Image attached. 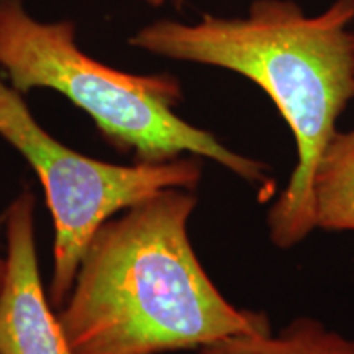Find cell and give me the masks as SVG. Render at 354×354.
I'll list each match as a JSON object with an SVG mask.
<instances>
[{
	"instance_id": "2",
	"label": "cell",
	"mask_w": 354,
	"mask_h": 354,
	"mask_svg": "<svg viewBox=\"0 0 354 354\" xmlns=\"http://www.w3.org/2000/svg\"><path fill=\"white\" fill-rule=\"evenodd\" d=\"M353 20L354 0H335L315 17L292 0H256L245 19L159 20L130 38L131 46L153 55L241 74L274 102L297 145V165L268 212L269 238L281 250L315 230L313 172L354 99Z\"/></svg>"
},
{
	"instance_id": "7",
	"label": "cell",
	"mask_w": 354,
	"mask_h": 354,
	"mask_svg": "<svg viewBox=\"0 0 354 354\" xmlns=\"http://www.w3.org/2000/svg\"><path fill=\"white\" fill-rule=\"evenodd\" d=\"M194 354H354V339L313 317H297L279 331L240 335L198 348Z\"/></svg>"
},
{
	"instance_id": "5",
	"label": "cell",
	"mask_w": 354,
	"mask_h": 354,
	"mask_svg": "<svg viewBox=\"0 0 354 354\" xmlns=\"http://www.w3.org/2000/svg\"><path fill=\"white\" fill-rule=\"evenodd\" d=\"M35 205V194L24 189L3 212L7 250L0 286V354H74L43 287Z\"/></svg>"
},
{
	"instance_id": "1",
	"label": "cell",
	"mask_w": 354,
	"mask_h": 354,
	"mask_svg": "<svg viewBox=\"0 0 354 354\" xmlns=\"http://www.w3.org/2000/svg\"><path fill=\"white\" fill-rule=\"evenodd\" d=\"M198 198L169 187L105 221L79 264L59 322L74 354H162L272 331L236 308L202 268L189 236Z\"/></svg>"
},
{
	"instance_id": "8",
	"label": "cell",
	"mask_w": 354,
	"mask_h": 354,
	"mask_svg": "<svg viewBox=\"0 0 354 354\" xmlns=\"http://www.w3.org/2000/svg\"><path fill=\"white\" fill-rule=\"evenodd\" d=\"M3 225H6V216L3 214L0 215V234L3 232ZM3 274H6V254H0V286H2L3 281Z\"/></svg>"
},
{
	"instance_id": "6",
	"label": "cell",
	"mask_w": 354,
	"mask_h": 354,
	"mask_svg": "<svg viewBox=\"0 0 354 354\" xmlns=\"http://www.w3.org/2000/svg\"><path fill=\"white\" fill-rule=\"evenodd\" d=\"M315 230L354 232V127L338 131L323 149L312 180Z\"/></svg>"
},
{
	"instance_id": "4",
	"label": "cell",
	"mask_w": 354,
	"mask_h": 354,
	"mask_svg": "<svg viewBox=\"0 0 354 354\" xmlns=\"http://www.w3.org/2000/svg\"><path fill=\"white\" fill-rule=\"evenodd\" d=\"M0 136L33 167L55 225L50 302L69 297L84 251L105 221L162 189H196L202 158L185 154L166 162L113 165L84 156L50 135L24 95L0 79Z\"/></svg>"
},
{
	"instance_id": "9",
	"label": "cell",
	"mask_w": 354,
	"mask_h": 354,
	"mask_svg": "<svg viewBox=\"0 0 354 354\" xmlns=\"http://www.w3.org/2000/svg\"><path fill=\"white\" fill-rule=\"evenodd\" d=\"M148 3H151V6H161V3H165V0H146ZM177 2H180V0H177Z\"/></svg>"
},
{
	"instance_id": "3",
	"label": "cell",
	"mask_w": 354,
	"mask_h": 354,
	"mask_svg": "<svg viewBox=\"0 0 354 354\" xmlns=\"http://www.w3.org/2000/svg\"><path fill=\"white\" fill-rule=\"evenodd\" d=\"M0 68L21 95L33 88L59 92L84 110L109 145L136 162H166L185 154L205 158L271 197L269 166L225 146L214 133L174 112L183 87L169 74L117 71L79 50L71 24H39L21 0H0Z\"/></svg>"
}]
</instances>
